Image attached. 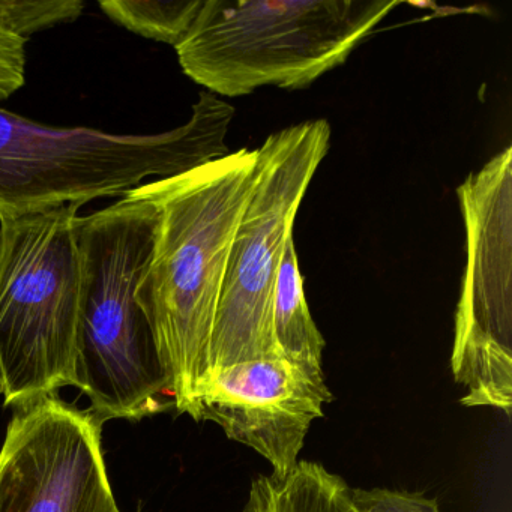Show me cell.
Returning a JSON list of instances; mask_svg holds the SVG:
<instances>
[{
    "label": "cell",
    "instance_id": "6da1fadb",
    "mask_svg": "<svg viewBox=\"0 0 512 512\" xmlns=\"http://www.w3.org/2000/svg\"><path fill=\"white\" fill-rule=\"evenodd\" d=\"M256 161V149H239L146 184L157 203L158 223L136 299L151 326L179 413L191 415L209 374L230 245L253 188Z\"/></svg>",
    "mask_w": 512,
    "mask_h": 512
},
{
    "label": "cell",
    "instance_id": "7a4b0ae2",
    "mask_svg": "<svg viewBox=\"0 0 512 512\" xmlns=\"http://www.w3.org/2000/svg\"><path fill=\"white\" fill-rule=\"evenodd\" d=\"M157 203L146 184L80 217V311L74 385L89 413L139 421L173 406L169 377L136 299L154 248Z\"/></svg>",
    "mask_w": 512,
    "mask_h": 512
},
{
    "label": "cell",
    "instance_id": "3957f363",
    "mask_svg": "<svg viewBox=\"0 0 512 512\" xmlns=\"http://www.w3.org/2000/svg\"><path fill=\"white\" fill-rule=\"evenodd\" d=\"M235 107L202 92L190 121L157 134L47 127L0 109V217L125 196L230 154Z\"/></svg>",
    "mask_w": 512,
    "mask_h": 512
},
{
    "label": "cell",
    "instance_id": "277c9868",
    "mask_svg": "<svg viewBox=\"0 0 512 512\" xmlns=\"http://www.w3.org/2000/svg\"><path fill=\"white\" fill-rule=\"evenodd\" d=\"M398 0H203L175 47L182 71L208 92L244 97L304 89L343 65Z\"/></svg>",
    "mask_w": 512,
    "mask_h": 512
},
{
    "label": "cell",
    "instance_id": "5b68a950",
    "mask_svg": "<svg viewBox=\"0 0 512 512\" xmlns=\"http://www.w3.org/2000/svg\"><path fill=\"white\" fill-rule=\"evenodd\" d=\"M79 209L0 217V394L28 406L74 385Z\"/></svg>",
    "mask_w": 512,
    "mask_h": 512
},
{
    "label": "cell",
    "instance_id": "8992f818",
    "mask_svg": "<svg viewBox=\"0 0 512 512\" xmlns=\"http://www.w3.org/2000/svg\"><path fill=\"white\" fill-rule=\"evenodd\" d=\"M329 143L331 127L316 119L271 134L256 149V178L230 245L209 371L283 358L272 325L275 283L296 215Z\"/></svg>",
    "mask_w": 512,
    "mask_h": 512
},
{
    "label": "cell",
    "instance_id": "52a82bcc",
    "mask_svg": "<svg viewBox=\"0 0 512 512\" xmlns=\"http://www.w3.org/2000/svg\"><path fill=\"white\" fill-rule=\"evenodd\" d=\"M467 260L455 313L452 373L464 406L512 409V149L458 187Z\"/></svg>",
    "mask_w": 512,
    "mask_h": 512
},
{
    "label": "cell",
    "instance_id": "ba28073f",
    "mask_svg": "<svg viewBox=\"0 0 512 512\" xmlns=\"http://www.w3.org/2000/svg\"><path fill=\"white\" fill-rule=\"evenodd\" d=\"M101 427L56 395L20 407L0 449V512H121Z\"/></svg>",
    "mask_w": 512,
    "mask_h": 512
},
{
    "label": "cell",
    "instance_id": "9c48e42d",
    "mask_svg": "<svg viewBox=\"0 0 512 512\" xmlns=\"http://www.w3.org/2000/svg\"><path fill=\"white\" fill-rule=\"evenodd\" d=\"M331 401L322 365L263 359L209 371L190 416L220 425L229 439L265 457L272 473L286 475Z\"/></svg>",
    "mask_w": 512,
    "mask_h": 512
},
{
    "label": "cell",
    "instance_id": "30bf717a",
    "mask_svg": "<svg viewBox=\"0 0 512 512\" xmlns=\"http://www.w3.org/2000/svg\"><path fill=\"white\" fill-rule=\"evenodd\" d=\"M242 512H355L349 485L322 464L298 461L286 475L259 476Z\"/></svg>",
    "mask_w": 512,
    "mask_h": 512
},
{
    "label": "cell",
    "instance_id": "8fae6325",
    "mask_svg": "<svg viewBox=\"0 0 512 512\" xmlns=\"http://www.w3.org/2000/svg\"><path fill=\"white\" fill-rule=\"evenodd\" d=\"M275 343L283 358L322 365L325 340L317 329L305 299L295 239L287 242L275 283L272 308Z\"/></svg>",
    "mask_w": 512,
    "mask_h": 512
},
{
    "label": "cell",
    "instance_id": "7c38bea8",
    "mask_svg": "<svg viewBox=\"0 0 512 512\" xmlns=\"http://www.w3.org/2000/svg\"><path fill=\"white\" fill-rule=\"evenodd\" d=\"M203 0L151 2V0H103L101 11L133 34L176 47L190 31Z\"/></svg>",
    "mask_w": 512,
    "mask_h": 512
},
{
    "label": "cell",
    "instance_id": "4fadbf2b",
    "mask_svg": "<svg viewBox=\"0 0 512 512\" xmlns=\"http://www.w3.org/2000/svg\"><path fill=\"white\" fill-rule=\"evenodd\" d=\"M83 0H0V26L16 37L76 22L85 10Z\"/></svg>",
    "mask_w": 512,
    "mask_h": 512
},
{
    "label": "cell",
    "instance_id": "5bb4252c",
    "mask_svg": "<svg viewBox=\"0 0 512 512\" xmlns=\"http://www.w3.org/2000/svg\"><path fill=\"white\" fill-rule=\"evenodd\" d=\"M355 512H440L436 499L409 491L352 490Z\"/></svg>",
    "mask_w": 512,
    "mask_h": 512
},
{
    "label": "cell",
    "instance_id": "9a60e30c",
    "mask_svg": "<svg viewBox=\"0 0 512 512\" xmlns=\"http://www.w3.org/2000/svg\"><path fill=\"white\" fill-rule=\"evenodd\" d=\"M26 79V40L0 26V100L16 94Z\"/></svg>",
    "mask_w": 512,
    "mask_h": 512
}]
</instances>
